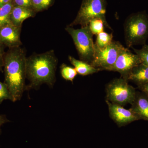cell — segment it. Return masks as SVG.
<instances>
[{"label":"cell","mask_w":148,"mask_h":148,"mask_svg":"<svg viewBox=\"0 0 148 148\" xmlns=\"http://www.w3.org/2000/svg\"><path fill=\"white\" fill-rule=\"evenodd\" d=\"M27 59L26 53L20 47L9 48L5 55L4 82L13 102L20 100L26 89Z\"/></svg>","instance_id":"1"},{"label":"cell","mask_w":148,"mask_h":148,"mask_svg":"<svg viewBox=\"0 0 148 148\" xmlns=\"http://www.w3.org/2000/svg\"><path fill=\"white\" fill-rule=\"evenodd\" d=\"M58 61L53 50L27 58V78L30 84L26 89L36 88L44 84L52 87L56 82Z\"/></svg>","instance_id":"2"},{"label":"cell","mask_w":148,"mask_h":148,"mask_svg":"<svg viewBox=\"0 0 148 148\" xmlns=\"http://www.w3.org/2000/svg\"><path fill=\"white\" fill-rule=\"evenodd\" d=\"M125 40L127 48L144 45L148 38V15L145 11L132 14L124 25Z\"/></svg>","instance_id":"3"},{"label":"cell","mask_w":148,"mask_h":148,"mask_svg":"<svg viewBox=\"0 0 148 148\" xmlns=\"http://www.w3.org/2000/svg\"><path fill=\"white\" fill-rule=\"evenodd\" d=\"M65 30L72 37L80 60L90 64L95 53V43L88 25L78 29L68 26Z\"/></svg>","instance_id":"4"},{"label":"cell","mask_w":148,"mask_h":148,"mask_svg":"<svg viewBox=\"0 0 148 148\" xmlns=\"http://www.w3.org/2000/svg\"><path fill=\"white\" fill-rule=\"evenodd\" d=\"M106 0H83L76 17L69 26L85 27L92 19L99 18L104 21L106 27L112 30L106 20Z\"/></svg>","instance_id":"5"},{"label":"cell","mask_w":148,"mask_h":148,"mask_svg":"<svg viewBox=\"0 0 148 148\" xmlns=\"http://www.w3.org/2000/svg\"><path fill=\"white\" fill-rule=\"evenodd\" d=\"M128 81L121 77L115 78L106 84V100L122 106L132 104L136 95V89Z\"/></svg>","instance_id":"6"},{"label":"cell","mask_w":148,"mask_h":148,"mask_svg":"<svg viewBox=\"0 0 148 148\" xmlns=\"http://www.w3.org/2000/svg\"><path fill=\"white\" fill-rule=\"evenodd\" d=\"M124 47L119 42L116 41H112L103 48H98L95 46L94 57L90 64L101 71H110Z\"/></svg>","instance_id":"7"},{"label":"cell","mask_w":148,"mask_h":148,"mask_svg":"<svg viewBox=\"0 0 148 148\" xmlns=\"http://www.w3.org/2000/svg\"><path fill=\"white\" fill-rule=\"evenodd\" d=\"M141 64L142 61L137 54L132 53L128 48L124 47L110 71L118 72L121 77L127 80L132 69Z\"/></svg>","instance_id":"8"},{"label":"cell","mask_w":148,"mask_h":148,"mask_svg":"<svg viewBox=\"0 0 148 148\" xmlns=\"http://www.w3.org/2000/svg\"><path fill=\"white\" fill-rule=\"evenodd\" d=\"M108 108L109 116L119 127L140 120L136 114L130 108L126 109L123 106L114 104L106 100Z\"/></svg>","instance_id":"9"},{"label":"cell","mask_w":148,"mask_h":148,"mask_svg":"<svg viewBox=\"0 0 148 148\" xmlns=\"http://www.w3.org/2000/svg\"><path fill=\"white\" fill-rule=\"evenodd\" d=\"M21 29L11 23L0 27V43L9 48L21 46Z\"/></svg>","instance_id":"10"},{"label":"cell","mask_w":148,"mask_h":148,"mask_svg":"<svg viewBox=\"0 0 148 148\" xmlns=\"http://www.w3.org/2000/svg\"><path fill=\"white\" fill-rule=\"evenodd\" d=\"M130 109L140 120L148 121V96L143 92H136V95L131 104Z\"/></svg>","instance_id":"11"},{"label":"cell","mask_w":148,"mask_h":148,"mask_svg":"<svg viewBox=\"0 0 148 148\" xmlns=\"http://www.w3.org/2000/svg\"><path fill=\"white\" fill-rule=\"evenodd\" d=\"M35 11L31 9L14 6L11 12V23L14 26L21 27L23 22L27 18L33 17Z\"/></svg>","instance_id":"12"},{"label":"cell","mask_w":148,"mask_h":148,"mask_svg":"<svg viewBox=\"0 0 148 148\" xmlns=\"http://www.w3.org/2000/svg\"><path fill=\"white\" fill-rule=\"evenodd\" d=\"M127 81L132 82L138 86L148 83V66L142 63L133 68Z\"/></svg>","instance_id":"13"},{"label":"cell","mask_w":148,"mask_h":148,"mask_svg":"<svg viewBox=\"0 0 148 148\" xmlns=\"http://www.w3.org/2000/svg\"><path fill=\"white\" fill-rule=\"evenodd\" d=\"M69 59L76 70L77 74L81 75L84 76L101 71L99 69L94 68L89 63L81 60H77L71 56H69Z\"/></svg>","instance_id":"14"},{"label":"cell","mask_w":148,"mask_h":148,"mask_svg":"<svg viewBox=\"0 0 148 148\" xmlns=\"http://www.w3.org/2000/svg\"><path fill=\"white\" fill-rule=\"evenodd\" d=\"M13 6L12 1L0 8V27L11 23L10 14Z\"/></svg>","instance_id":"15"},{"label":"cell","mask_w":148,"mask_h":148,"mask_svg":"<svg viewBox=\"0 0 148 148\" xmlns=\"http://www.w3.org/2000/svg\"><path fill=\"white\" fill-rule=\"evenodd\" d=\"M95 46L98 48H103L110 44L112 42V34H108L103 32L96 35Z\"/></svg>","instance_id":"16"},{"label":"cell","mask_w":148,"mask_h":148,"mask_svg":"<svg viewBox=\"0 0 148 148\" xmlns=\"http://www.w3.org/2000/svg\"><path fill=\"white\" fill-rule=\"evenodd\" d=\"M60 69L62 77L66 80L70 81L73 82L77 74L75 68H73L63 64L61 65Z\"/></svg>","instance_id":"17"},{"label":"cell","mask_w":148,"mask_h":148,"mask_svg":"<svg viewBox=\"0 0 148 148\" xmlns=\"http://www.w3.org/2000/svg\"><path fill=\"white\" fill-rule=\"evenodd\" d=\"M89 29L93 35H97L104 32L105 22L101 18H94L91 20L88 24Z\"/></svg>","instance_id":"18"},{"label":"cell","mask_w":148,"mask_h":148,"mask_svg":"<svg viewBox=\"0 0 148 148\" xmlns=\"http://www.w3.org/2000/svg\"><path fill=\"white\" fill-rule=\"evenodd\" d=\"M32 8L34 11H41L49 7L53 0H32Z\"/></svg>","instance_id":"19"},{"label":"cell","mask_w":148,"mask_h":148,"mask_svg":"<svg viewBox=\"0 0 148 148\" xmlns=\"http://www.w3.org/2000/svg\"><path fill=\"white\" fill-rule=\"evenodd\" d=\"M135 53L140 57L142 64L148 66V45L145 44L140 49L133 48Z\"/></svg>","instance_id":"20"},{"label":"cell","mask_w":148,"mask_h":148,"mask_svg":"<svg viewBox=\"0 0 148 148\" xmlns=\"http://www.w3.org/2000/svg\"><path fill=\"white\" fill-rule=\"evenodd\" d=\"M9 100L12 101L11 96L4 82H0V104L5 100Z\"/></svg>","instance_id":"21"},{"label":"cell","mask_w":148,"mask_h":148,"mask_svg":"<svg viewBox=\"0 0 148 148\" xmlns=\"http://www.w3.org/2000/svg\"><path fill=\"white\" fill-rule=\"evenodd\" d=\"M12 2L14 6L33 10L32 0H12Z\"/></svg>","instance_id":"22"},{"label":"cell","mask_w":148,"mask_h":148,"mask_svg":"<svg viewBox=\"0 0 148 148\" xmlns=\"http://www.w3.org/2000/svg\"><path fill=\"white\" fill-rule=\"evenodd\" d=\"M5 46L0 43V70H1L4 65V59L5 52L4 48Z\"/></svg>","instance_id":"23"},{"label":"cell","mask_w":148,"mask_h":148,"mask_svg":"<svg viewBox=\"0 0 148 148\" xmlns=\"http://www.w3.org/2000/svg\"><path fill=\"white\" fill-rule=\"evenodd\" d=\"M9 120L4 115L0 114V133L1 132V127L5 123L9 122Z\"/></svg>","instance_id":"24"},{"label":"cell","mask_w":148,"mask_h":148,"mask_svg":"<svg viewBox=\"0 0 148 148\" xmlns=\"http://www.w3.org/2000/svg\"><path fill=\"white\" fill-rule=\"evenodd\" d=\"M138 87L142 92L145 93L148 96V83L139 86Z\"/></svg>","instance_id":"25"},{"label":"cell","mask_w":148,"mask_h":148,"mask_svg":"<svg viewBox=\"0 0 148 148\" xmlns=\"http://www.w3.org/2000/svg\"><path fill=\"white\" fill-rule=\"evenodd\" d=\"M12 1V0H0V8L2 7L3 6L10 2Z\"/></svg>","instance_id":"26"}]
</instances>
